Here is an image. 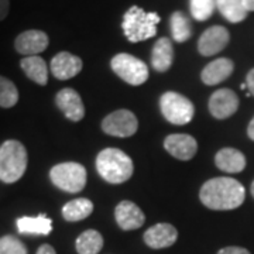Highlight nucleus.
Here are the masks:
<instances>
[{"label": "nucleus", "mask_w": 254, "mask_h": 254, "mask_svg": "<svg viewBox=\"0 0 254 254\" xmlns=\"http://www.w3.org/2000/svg\"><path fill=\"white\" fill-rule=\"evenodd\" d=\"M200 202L213 210H232L239 208L246 198L245 187L233 178L219 177L206 181L199 192Z\"/></svg>", "instance_id": "obj_1"}, {"label": "nucleus", "mask_w": 254, "mask_h": 254, "mask_svg": "<svg viewBox=\"0 0 254 254\" xmlns=\"http://www.w3.org/2000/svg\"><path fill=\"white\" fill-rule=\"evenodd\" d=\"M96 170L109 184H123L131 178L134 165L131 158L119 148H105L96 157Z\"/></svg>", "instance_id": "obj_2"}, {"label": "nucleus", "mask_w": 254, "mask_h": 254, "mask_svg": "<svg viewBox=\"0 0 254 254\" xmlns=\"http://www.w3.org/2000/svg\"><path fill=\"white\" fill-rule=\"evenodd\" d=\"M160 21L161 17L154 11H145L138 6H131L123 16L122 27L130 43H140L155 36Z\"/></svg>", "instance_id": "obj_3"}, {"label": "nucleus", "mask_w": 254, "mask_h": 254, "mask_svg": "<svg viewBox=\"0 0 254 254\" xmlns=\"http://www.w3.org/2000/svg\"><path fill=\"white\" fill-rule=\"evenodd\" d=\"M27 170V150L17 140H7L0 145V181L17 182Z\"/></svg>", "instance_id": "obj_4"}, {"label": "nucleus", "mask_w": 254, "mask_h": 254, "mask_svg": "<svg viewBox=\"0 0 254 254\" xmlns=\"http://www.w3.org/2000/svg\"><path fill=\"white\" fill-rule=\"evenodd\" d=\"M50 180L57 188L68 193L81 192L86 185V170L79 163H61L50 171Z\"/></svg>", "instance_id": "obj_5"}, {"label": "nucleus", "mask_w": 254, "mask_h": 254, "mask_svg": "<svg viewBox=\"0 0 254 254\" xmlns=\"http://www.w3.org/2000/svg\"><path fill=\"white\" fill-rule=\"evenodd\" d=\"M160 108L164 118L177 126L190 123L195 115L193 103L177 92H165L160 99Z\"/></svg>", "instance_id": "obj_6"}, {"label": "nucleus", "mask_w": 254, "mask_h": 254, "mask_svg": "<svg viewBox=\"0 0 254 254\" xmlns=\"http://www.w3.org/2000/svg\"><path fill=\"white\" fill-rule=\"evenodd\" d=\"M112 69L120 79L130 85H143L148 79V66L136 57L130 54H118L112 58Z\"/></svg>", "instance_id": "obj_7"}, {"label": "nucleus", "mask_w": 254, "mask_h": 254, "mask_svg": "<svg viewBox=\"0 0 254 254\" xmlns=\"http://www.w3.org/2000/svg\"><path fill=\"white\" fill-rule=\"evenodd\" d=\"M138 128V120L133 112L126 109L116 110L108 115L102 122V130L113 137L133 136Z\"/></svg>", "instance_id": "obj_8"}, {"label": "nucleus", "mask_w": 254, "mask_h": 254, "mask_svg": "<svg viewBox=\"0 0 254 254\" xmlns=\"http://www.w3.org/2000/svg\"><path fill=\"white\" fill-rule=\"evenodd\" d=\"M50 44V38L41 30H27L20 33L14 40V48L18 54L33 57L46 51Z\"/></svg>", "instance_id": "obj_9"}, {"label": "nucleus", "mask_w": 254, "mask_h": 254, "mask_svg": "<svg viewBox=\"0 0 254 254\" xmlns=\"http://www.w3.org/2000/svg\"><path fill=\"white\" fill-rule=\"evenodd\" d=\"M230 41V34L222 26H213L205 30L198 41V51L203 57H212L225 50Z\"/></svg>", "instance_id": "obj_10"}, {"label": "nucleus", "mask_w": 254, "mask_h": 254, "mask_svg": "<svg viewBox=\"0 0 254 254\" xmlns=\"http://www.w3.org/2000/svg\"><path fill=\"white\" fill-rule=\"evenodd\" d=\"M239 109V98L232 89H219L209 99V112L213 118L227 119Z\"/></svg>", "instance_id": "obj_11"}, {"label": "nucleus", "mask_w": 254, "mask_h": 254, "mask_svg": "<svg viewBox=\"0 0 254 254\" xmlns=\"http://www.w3.org/2000/svg\"><path fill=\"white\" fill-rule=\"evenodd\" d=\"M55 103L58 109L65 115V118L72 120V122H81L85 116V106L82 102L79 93L71 89V88H64L57 93Z\"/></svg>", "instance_id": "obj_12"}, {"label": "nucleus", "mask_w": 254, "mask_h": 254, "mask_svg": "<svg viewBox=\"0 0 254 254\" xmlns=\"http://www.w3.org/2000/svg\"><path fill=\"white\" fill-rule=\"evenodd\" d=\"M82 66L83 64L81 58L66 51L58 53L51 60V72L60 81H66L76 76L82 71Z\"/></svg>", "instance_id": "obj_13"}, {"label": "nucleus", "mask_w": 254, "mask_h": 254, "mask_svg": "<svg viewBox=\"0 0 254 254\" xmlns=\"http://www.w3.org/2000/svg\"><path fill=\"white\" fill-rule=\"evenodd\" d=\"M164 147L173 157L182 161L193 158L198 151V143L190 134H170L164 140Z\"/></svg>", "instance_id": "obj_14"}, {"label": "nucleus", "mask_w": 254, "mask_h": 254, "mask_svg": "<svg viewBox=\"0 0 254 254\" xmlns=\"http://www.w3.org/2000/svg\"><path fill=\"white\" fill-rule=\"evenodd\" d=\"M116 222L123 230H134L144 225L145 216L143 210L137 206L136 203L130 200H123L118 205L115 210Z\"/></svg>", "instance_id": "obj_15"}, {"label": "nucleus", "mask_w": 254, "mask_h": 254, "mask_svg": "<svg viewBox=\"0 0 254 254\" xmlns=\"http://www.w3.org/2000/svg\"><path fill=\"white\" fill-rule=\"evenodd\" d=\"M178 239L177 229L170 223H158L151 226L144 233L145 245L151 249L171 247Z\"/></svg>", "instance_id": "obj_16"}, {"label": "nucleus", "mask_w": 254, "mask_h": 254, "mask_svg": "<svg viewBox=\"0 0 254 254\" xmlns=\"http://www.w3.org/2000/svg\"><path fill=\"white\" fill-rule=\"evenodd\" d=\"M235 69V64L229 58H218L209 63L200 73V79L205 85L213 86L227 79Z\"/></svg>", "instance_id": "obj_17"}, {"label": "nucleus", "mask_w": 254, "mask_h": 254, "mask_svg": "<svg viewBox=\"0 0 254 254\" xmlns=\"http://www.w3.org/2000/svg\"><path fill=\"white\" fill-rule=\"evenodd\" d=\"M215 164L219 170L225 173H242L246 168V157L242 151H239L236 148L226 147V148H222L216 154Z\"/></svg>", "instance_id": "obj_18"}, {"label": "nucleus", "mask_w": 254, "mask_h": 254, "mask_svg": "<svg viewBox=\"0 0 254 254\" xmlns=\"http://www.w3.org/2000/svg\"><path fill=\"white\" fill-rule=\"evenodd\" d=\"M174 63V48L168 38H160L154 44L151 53V65L155 71L165 72L171 68Z\"/></svg>", "instance_id": "obj_19"}, {"label": "nucleus", "mask_w": 254, "mask_h": 254, "mask_svg": "<svg viewBox=\"0 0 254 254\" xmlns=\"http://www.w3.org/2000/svg\"><path fill=\"white\" fill-rule=\"evenodd\" d=\"M17 230L21 235H40L47 236L53 230V220L47 218L46 215H40L36 218L23 216L16 220Z\"/></svg>", "instance_id": "obj_20"}, {"label": "nucleus", "mask_w": 254, "mask_h": 254, "mask_svg": "<svg viewBox=\"0 0 254 254\" xmlns=\"http://www.w3.org/2000/svg\"><path fill=\"white\" fill-rule=\"evenodd\" d=\"M20 66L23 72L27 75V78H30L33 82H36L41 86L48 83V68H47L46 61L41 57L38 55L24 57L20 61Z\"/></svg>", "instance_id": "obj_21"}, {"label": "nucleus", "mask_w": 254, "mask_h": 254, "mask_svg": "<svg viewBox=\"0 0 254 254\" xmlns=\"http://www.w3.org/2000/svg\"><path fill=\"white\" fill-rule=\"evenodd\" d=\"M93 212V203L86 198L69 200L63 208V216L68 222H79L86 219Z\"/></svg>", "instance_id": "obj_22"}, {"label": "nucleus", "mask_w": 254, "mask_h": 254, "mask_svg": "<svg viewBox=\"0 0 254 254\" xmlns=\"http://www.w3.org/2000/svg\"><path fill=\"white\" fill-rule=\"evenodd\" d=\"M216 7L220 14L230 23H240L247 17L245 0H216Z\"/></svg>", "instance_id": "obj_23"}, {"label": "nucleus", "mask_w": 254, "mask_h": 254, "mask_svg": "<svg viewBox=\"0 0 254 254\" xmlns=\"http://www.w3.org/2000/svg\"><path fill=\"white\" fill-rule=\"evenodd\" d=\"M103 247V237L98 230H85L76 239L78 254H98Z\"/></svg>", "instance_id": "obj_24"}, {"label": "nucleus", "mask_w": 254, "mask_h": 254, "mask_svg": "<svg viewBox=\"0 0 254 254\" xmlns=\"http://www.w3.org/2000/svg\"><path fill=\"white\" fill-rule=\"evenodd\" d=\"M170 27L173 38L177 43H185L192 36V27L188 17L182 11H175L170 18Z\"/></svg>", "instance_id": "obj_25"}, {"label": "nucleus", "mask_w": 254, "mask_h": 254, "mask_svg": "<svg viewBox=\"0 0 254 254\" xmlns=\"http://www.w3.org/2000/svg\"><path fill=\"white\" fill-rule=\"evenodd\" d=\"M18 102L17 86L13 82L0 75V108L9 109Z\"/></svg>", "instance_id": "obj_26"}, {"label": "nucleus", "mask_w": 254, "mask_h": 254, "mask_svg": "<svg viewBox=\"0 0 254 254\" xmlns=\"http://www.w3.org/2000/svg\"><path fill=\"white\" fill-rule=\"evenodd\" d=\"M216 7V0H190V9L192 17L198 21L208 20Z\"/></svg>", "instance_id": "obj_27"}, {"label": "nucleus", "mask_w": 254, "mask_h": 254, "mask_svg": "<svg viewBox=\"0 0 254 254\" xmlns=\"http://www.w3.org/2000/svg\"><path fill=\"white\" fill-rule=\"evenodd\" d=\"M0 254H27V249L17 237L7 235L0 237Z\"/></svg>", "instance_id": "obj_28"}, {"label": "nucleus", "mask_w": 254, "mask_h": 254, "mask_svg": "<svg viewBox=\"0 0 254 254\" xmlns=\"http://www.w3.org/2000/svg\"><path fill=\"white\" fill-rule=\"evenodd\" d=\"M218 254H250V252L243 249V247H235V246H232V247H225V249L219 250Z\"/></svg>", "instance_id": "obj_29"}, {"label": "nucleus", "mask_w": 254, "mask_h": 254, "mask_svg": "<svg viewBox=\"0 0 254 254\" xmlns=\"http://www.w3.org/2000/svg\"><path fill=\"white\" fill-rule=\"evenodd\" d=\"M10 11V0H0V21L7 17Z\"/></svg>", "instance_id": "obj_30"}, {"label": "nucleus", "mask_w": 254, "mask_h": 254, "mask_svg": "<svg viewBox=\"0 0 254 254\" xmlns=\"http://www.w3.org/2000/svg\"><path fill=\"white\" fill-rule=\"evenodd\" d=\"M246 85L249 88V92L254 96V68L247 73V78H246Z\"/></svg>", "instance_id": "obj_31"}, {"label": "nucleus", "mask_w": 254, "mask_h": 254, "mask_svg": "<svg viewBox=\"0 0 254 254\" xmlns=\"http://www.w3.org/2000/svg\"><path fill=\"white\" fill-rule=\"evenodd\" d=\"M37 254H57V253H55V250L53 246L43 245V246H40V249L37 250Z\"/></svg>", "instance_id": "obj_32"}, {"label": "nucleus", "mask_w": 254, "mask_h": 254, "mask_svg": "<svg viewBox=\"0 0 254 254\" xmlns=\"http://www.w3.org/2000/svg\"><path fill=\"white\" fill-rule=\"evenodd\" d=\"M247 134H249V137H250V138L254 141V118L253 120L250 122L249 127H247Z\"/></svg>", "instance_id": "obj_33"}, {"label": "nucleus", "mask_w": 254, "mask_h": 254, "mask_svg": "<svg viewBox=\"0 0 254 254\" xmlns=\"http://www.w3.org/2000/svg\"><path fill=\"white\" fill-rule=\"evenodd\" d=\"M245 7L247 11H254V0H245Z\"/></svg>", "instance_id": "obj_34"}, {"label": "nucleus", "mask_w": 254, "mask_h": 254, "mask_svg": "<svg viewBox=\"0 0 254 254\" xmlns=\"http://www.w3.org/2000/svg\"><path fill=\"white\" fill-rule=\"evenodd\" d=\"M252 195H253V198H254V181L253 184H252Z\"/></svg>", "instance_id": "obj_35"}]
</instances>
